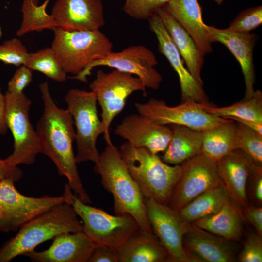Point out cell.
Wrapping results in <instances>:
<instances>
[{
    "label": "cell",
    "mask_w": 262,
    "mask_h": 262,
    "mask_svg": "<svg viewBox=\"0 0 262 262\" xmlns=\"http://www.w3.org/2000/svg\"><path fill=\"white\" fill-rule=\"evenodd\" d=\"M115 133L135 147H144L154 154L164 152L171 139L170 127L158 124L139 113L126 116Z\"/></svg>",
    "instance_id": "16"
},
{
    "label": "cell",
    "mask_w": 262,
    "mask_h": 262,
    "mask_svg": "<svg viewBox=\"0 0 262 262\" xmlns=\"http://www.w3.org/2000/svg\"><path fill=\"white\" fill-rule=\"evenodd\" d=\"M96 246L83 231L66 232L56 236L47 249L33 250L24 255L39 262H88Z\"/></svg>",
    "instance_id": "20"
},
{
    "label": "cell",
    "mask_w": 262,
    "mask_h": 262,
    "mask_svg": "<svg viewBox=\"0 0 262 262\" xmlns=\"http://www.w3.org/2000/svg\"><path fill=\"white\" fill-rule=\"evenodd\" d=\"M192 223L229 240L236 241L241 237L242 214L240 207L230 197L216 213Z\"/></svg>",
    "instance_id": "26"
},
{
    "label": "cell",
    "mask_w": 262,
    "mask_h": 262,
    "mask_svg": "<svg viewBox=\"0 0 262 262\" xmlns=\"http://www.w3.org/2000/svg\"><path fill=\"white\" fill-rule=\"evenodd\" d=\"M245 215L256 229L258 234L262 236V208L261 207H245Z\"/></svg>",
    "instance_id": "40"
},
{
    "label": "cell",
    "mask_w": 262,
    "mask_h": 262,
    "mask_svg": "<svg viewBox=\"0 0 262 262\" xmlns=\"http://www.w3.org/2000/svg\"><path fill=\"white\" fill-rule=\"evenodd\" d=\"M236 123L238 149L241 150L257 166L262 164V135L246 125Z\"/></svg>",
    "instance_id": "32"
},
{
    "label": "cell",
    "mask_w": 262,
    "mask_h": 262,
    "mask_svg": "<svg viewBox=\"0 0 262 262\" xmlns=\"http://www.w3.org/2000/svg\"><path fill=\"white\" fill-rule=\"evenodd\" d=\"M29 53L19 39L13 38L0 44V61L16 66L24 65Z\"/></svg>",
    "instance_id": "34"
},
{
    "label": "cell",
    "mask_w": 262,
    "mask_h": 262,
    "mask_svg": "<svg viewBox=\"0 0 262 262\" xmlns=\"http://www.w3.org/2000/svg\"><path fill=\"white\" fill-rule=\"evenodd\" d=\"M239 258L241 262H262V236L258 234H251L248 236Z\"/></svg>",
    "instance_id": "36"
},
{
    "label": "cell",
    "mask_w": 262,
    "mask_h": 262,
    "mask_svg": "<svg viewBox=\"0 0 262 262\" xmlns=\"http://www.w3.org/2000/svg\"><path fill=\"white\" fill-rule=\"evenodd\" d=\"M106 142L105 149L95 164L94 171L101 177L103 187L113 195L114 213L115 215L130 214L141 230L153 233L144 196L128 172L119 149L111 140Z\"/></svg>",
    "instance_id": "2"
},
{
    "label": "cell",
    "mask_w": 262,
    "mask_h": 262,
    "mask_svg": "<svg viewBox=\"0 0 262 262\" xmlns=\"http://www.w3.org/2000/svg\"><path fill=\"white\" fill-rule=\"evenodd\" d=\"M31 70L40 72L47 77L58 82H64L67 73L56 58L51 47L29 53L24 64Z\"/></svg>",
    "instance_id": "31"
},
{
    "label": "cell",
    "mask_w": 262,
    "mask_h": 262,
    "mask_svg": "<svg viewBox=\"0 0 262 262\" xmlns=\"http://www.w3.org/2000/svg\"><path fill=\"white\" fill-rule=\"evenodd\" d=\"M43 102V113L36 124L41 153L54 163L59 174L65 176L73 193L85 203H91L78 171L73 143L75 129L71 115L67 109L60 108L54 102L48 82L40 84Z\"/></svg>",
    "instance_id": "1"
},
{
    "label": "cell",
    "mask_w": 262,
    "mask_h": 262,
    "mask_svg": "<svg viewBox=\"0 0 262 262\" xmlns=\"http://www.w3.org/2000/svg\"><path fill=\"white\" fill-rule=\"evenodd\" d=\"M157 64L155 55L148 48L140 45L131 46L118 52L112 51L105 57L92 62L70 78L87 82V77L95 67L107 66L135 75L146 88L156 90L163 80L161 75L154 68Z\"/></svg>",
    "instance_id": "10"
},
{
    "label": "cell",
    "mask_w": 262,
    "mask_h": 262,
    "mask_svg": "<svg viewBox=\"0 0 262 262\" xmlns=\"http://www.w3.org/2000/svg\"><path fill=\"white\" fill-rule=\"evenodd\" d=\"M203 109L217 116L227 119H239L262 122V93L255 91L253 96L247 99L222 107L202 104Z\"/></svg>",
    "instance_id": "29"
},
{
    "label": "cell",
    "mask_w": 262,
    "mask_h": 262,
    "mask_svg": "<svg viewBox=\"0 0 262 262\" xmlns=\"http://www.w3.org/2000/svg\"><path fill=\"white\" fill-rule=\"evenodd\" d=\"M150 30L158 41L159 50L169 62L179 77L182 102L193 101L199 103L209 104L203 88L185 66L183 60L159 16L155 13L148 19Z\"/></svg>",
    "instance_id": "15"
},
{
    "label": "cell",
    "mask_w": 262,
    "mask_h": 262,
    "mask_svg": "<svg viewBox=\"0 0 262 262\" xmlns=\"http://www.w3.org/2000/svg\"><path fill=\"white\" fill-rule=\"evenodd\" d=\"M38 2V0H23L21 9L22 20L16 32L17 36H22L32 31L53 30L57 27L52 15L46 12L47 5L44 3L39 5Z\"/></svg>",
    "instance_id": "30"
},
{
    "label": "cell",
    "mask_w": 262,
    "mask_h": 262,
    "mask_svg": "<svg viewBox=\"0 0 262 262\" xmlns=\"http://www.w3.org/2000/svg\"><path fill=\"white\" fill-rule=\"evenodd\" d=\"M155 13L159 16L170 35L187 69L198 82L203 84L201 72L204 63V55L189 33L164 7L158 10Z\"/></svg>",
    "instance_id": "24"
},
{
    "label": "cell",
    "mask_w": 262,
    "mask_h": 262,
    "mask_svg": "<svg viewBox=\"0 0 262 262\" xmlns=\"http://www.w3.org/2000/svg\"><path fill=\"white\" fill-rule=\"evenodd\" d=\"M10 179L0 181V232L17 231L25 223L65 202L62 196L39 197L21 194Z\"/></svg>",
    "instance_id": "11"
},
{
    "label": "cell",
    "mask_w": 262,
    "mask_h": 262,
    "mask_svg": "<svg viewBox=\"0 0 262 262\" xmlns=\"http://www.w3.org/2000/svg\"><path fill=\"white\" fill-rule=\"evenodd\" d=\"M164 8L189 33L203 55L212 51L208 25L203 22L197 0H170Z\"/></svg>",
    "instance_id": "22"
},
{
    "label": "cell",
    "mask_w": 262,
    "mask_h": 262,
    "mask_svg": "<svg viewBox=\"0 0 262 262\" xmlns=\"http://www.w3.org/2000/svg\"><path fill=\"white\" fill-rule=\"evenodd\" d=\"M181 165V176L167 205L177 212L205 192L223 185L216 162L202 153Z\"/></svg>",
    "instance_id": "13"
},
{
    "label": "cell",
    "mask_w": 262,
    "mask_h": 262,
    "mask_svg": "<svg viewBox=\"0 0 262 262\" xmlns=\"http://www.w3.org/2000/svg\"><path fill=\"white\" fill-rule=\"evenodd\" d=\"M262 168L259 169L254 175L253 187L254 196L255 199L259 202L262 201Z\"/></svg>",
    "instance_id": "42"
},
{
    "label": "cell",
    "mask_w": 262,
    "mask_h": 262,
    "mask_svg": "<svg viewBox=\"0 0 262 262\" xmlns=\"http://www.w3.org/2000/svg\"><path fill=\"white\" fill-rule=\"evenodd\" d=\"M229 198L222 185L197 196L178 212L183 221L193 223L216 213Z\"/></svg>",
    "instance_id": "28"
},
{
    "label": "cell",
    "mask_w": 262,
    "mask_h": 262,
    "mask_svg": "<svg viewBox=\"0 0 262 262\" xmlns=\"http://www.w3.org/2000/svg\"><path fill=\"white\" fill-rule=\"evenodd\" d=\"M234 121L241 123L251 129L262 135V122H259L252 120H247L239 119H230Z\"/></svg>",
    "instance_id": "43"
},
{
    "label": "cell",
    "mask_w": 262,
    "mask_h": 262,
    "mask_svg": "<svg viewBox=\"0 0 262 262\" xmlns=\"http://www.w3.org/2000/svg\"><path fill=\"white\" fill-rule=\"evenodd\" d=\"M167 250L154 233L140 229L118 249V262H168Z\"/></svg>",
    "instance_id": "23"
},
{
    "label": "cell",
    "mask_w": 262,
    "mask_h": 262,
    "mask_svg": "<svg viewBox=\"0 0 262 262\" xmlns=\"http://www.w3.org/2000/svg\"><path fill=\"white\" fill-rule=\"evenodd\" d=\"M144 202L152 231L167 250L168 262H195L183 245L190 223L183 221L178 212L167 205L146 198Z\"/></svg>",
    "instance_id": "14"
},
{
    "label": "cell",
    "mask_w": 262,
    "mask_h": 262,
    "mask_svg": "<svg viewBox=\"0 0 262 262\" xmlns=\"http://www.w3.org/2000/svg\"><path fill=\"white\" fill-rule=\"evenodd\" d=\"M170 0H124L123 10L137 20L148 19L156 11Z\"/></svg>",
    "instance_id": "33"
},
{
    "label": "cell",
    "mask_w": 262,
    "mask_h": 262,
    "mask_svg": "<svg viewBox=\"0 0 262 262\" xmlns=\"http://www.w3.org/2000/svg\"><path fill=\"white\" fill-rule=\"evenodd\" d=\"M138 113L162 125H177L204 131L227 120L205 111L202 104L187 101L169 106L163 100L151 98L146 103H135Z\"/></svg>",
    "instance_id": "12"
},
{
    "label": "cell",
    "mask_w": 262,
    "mask_h": 262,
    "mask_svg": "<svg viewBox=\"0 0 262 262\" xmlns=\"http://www.w3.org/2000/svg\"><path fill=\"white\" fill-rule=\"evenodd\" d=\"M172 134L162 160L167 164L178 165L201 153L203 131L170 125Z\"/></svg>",
    "instance_id": "25"
},
{
    "label": "cell",
    "mask_w": 262,
    "mask_h": 262,
    "mask_svg": "<svg viewBox=\"0 0 262 262\" xmlns=\"http://www.w3.org/2000/svg\"><path fill=\"white\" fill-rule=\"evenodd\" d=\"M262 23V6L245 9L230 23L228 29L238 32H249Z\"/></svg>",
    "instance_id": "35"
},
{
    "label": "cell",
    "mask_w": 262,
    "mask_h": 262,
    "mask_svg": "<svg viewBox=\"0 0 262 262\" xmlns=\"http://www.w3.org/2000/svg\"><path fill=\"white\" fill-rule=\"evenodd\" d=\"M22 176V171L17 166L10 165L4 159L0 158V181L10 179L16 182L19 181Z\"/></svg>",
    "instance_id": "39"
},
{
    "label": "cell",
    "mask_w": 262,
    "mask_h": 262,
    "mask_svg": "<svg viewBox=\"0 0 262 262\" xmlns=\"http://www.w3.org/2000/svg\"><path fill=\"white\" fill-rule=\"evenodd\" d=\"M208 35L212 43L218 42L225 45L239 62L245 84L244 99L251 98L255 92L253 49L256 35L249 32H238L208 26Z\"/></svg>",
    "instance_id": "19"
},
{
    "label": "cell",
    "mask_w": 262,
    "mask_h": 262,
    "mask_svg": "<svg viewBox=\"0 0 262 262\" xmlns=\"http://www.w3.org/2000/svg\"><path fill=\"white\" fill-rule=\"evenodd\" d=\"M32 80V70L25 65H22L16 69L9 81L7 91L14 93L23 92L24 88Z\"/></svg>",
    "instance_id": "37"
},
{
    "label": "cell",
    "mask_w": 262,
    "mask_h": 262,
    "mask_svg": "<svg viewBox=\"0 0 262 262\" xmlns=\"http://www.w3.org/2000/svg\"><path fill=\"white\" fill-rule=\"evenodd\" d=\"M214 1H215L217 4L221 5L224 0H213Z\"/></svg>",
    "instance_id": "44"
},
{
    "label": "cell",
    "mask_w": 262,
    "mask_h": 262,
    "mask_svg": "<svg viewBox=\"0 0 262 262\" xmlns=\"http://www.w3.org/2000/svg\"><path fill=\"white\" fill-rule=\"evenodd\" d=\"M53 31L51 48L66 73L77 75L112 51L113 43L99 30L67 31L57 27Z\"/></svg>",
    "instance_id": "6"
},
{
    "label": "cell",
    "mask_w": 262,
    "mask_h": 262,
    "mask_svg": "<svg viewBox=\"0 0 262 262\" xmlns=\"http://www.w3.org/2000/svg\"><path fill=\"white\" fill-rule=\"evenodd\" d=\"M6 100L4 94L0 87V135L5 134L8 130L5 121Z\"/></svg>",
    "instance_id": "41"
},
{
    "label": "cell",
    "mask_w": 262,
    "mask_h": 262,
    "mask_svg": "<svg viewBox=\"0 0 262 262\" xmlns=\"http://www.w3.org/2000/svg\"><path fill=\"white\" fill-rule=\"evenodd\" d=\"M88 262H118V250L104 246H97Z\"/></svg>",
    "instance_id": "38"
},
{
    "label": "cell",
    "mask_w": 262,
    "mask_h": 262,
    "mask_svg": "<svg viewBox=\"0 0 262 262\" xmlns=\"http://www.w3.org/2000/svg\"><path fill=\"white\" fill-rule=\"evenodd\" d=\"M5 121L14 139L13 152L4 159L9 164H33L41 153L37 133L29 118L31 101L24 92H6Z\"/></svg>",
    "instance_id": "8"
},
{
    "label": "cell",
    "mask_w": 262,
    "mask_h": 262,
    "mask_svg": "<svg viewBox=\"0 0 262 262\" xmlns=\"http://www.w3.org/2000/svg\"><path fill=\"white\" fill-rule=\"evenodd\" d=\"M71 205L82 224L83 231L97 246L119 249L140 229L136 220L129 214L113 215L82 202L68 184L62 195Z\"/></svg>",
    "instance_id": "5"
},
{
    "label": "cell",
    "mask_w": 262,
    "mask_h": 262,
    "mask_svg": "<svg viewBox=\"0 0 262 262\" xmlns=\"http://www.w3.org/2000/svg\"><path fill=\"white\" fill-rule=\"evenodd\" d=\"M65 101L75 126L76 162L92 161L95 164L99 156L97 140L104 133L98 115L95 94L92 91L71 89L65 95Z\"/></svg>",
    "instance_id": "7"
},
{
    "label": "cell",
    "mask_w": 262,
    "mask_h": 262,
    "mask_svg": "<svg viewBox=\"0 0 262 262\" xmlns=\"http://www.w3.org/2000/svg\"><path fill=\"white\" fill-rule=\"evenodd\" d=\"M49 1L50 0H45L44 2L48 4Z\"/></svg>",
    "instance_id": "46"
},
{
    "label": "cell",
    "mask_w": 262,
    "mask_h": 262,
    "mask_svg": "<svg viewBox=\"0 0 262 262\" xmlns=\"http://www.w3.org/2000/svg\"><path fill=\"white\" fill-rule=\"evenodd\" d=\"M17 233L0 248V262L35 250L41 243L63 233L83 231L82 224L73 207L63 202L23 224Z\"/></svg>",
    "instance_id": "3"
},
{
    "label": "cell",
    "mask_w": 262,
    "mask_h": 262,
    "mask_svg": "<svg viewBox=\"0 0 262 262\" xmlns=\"http://www.w3.org/2000/svg\"><path fill=\"white\" fill-rule=\"evenodd\" d=\"M217 170L229 197L239 207L247 206L246 184L249 178L262 166L256 165L239 149L216 162Z\"/></svg>",
    "instance_id": "18"
},
{
    "label": "cell",
    "mask_w": 262,
    "mask_h": 262,
    "mask_svg": "<svg viewBox=\"0 0 262 262\" xmlns=\"http://www.w3.org/2000/svg\"><path fill=\"white\" fill-rule=\"evenodd\" d=\"M228 240L190 223L183 245L195 262H234V250Z\"/></svg>",
    "instance_id": "21"
},
{
    "label": "cell",
    "mask_w": 262,
    "mask_h": 262,
    "mask_svg": "<svg viewBox=\"0 0 262 262\" xmlns=\"http://www.w3.org/2000/svg\"><path fill=\"white\" fill-rule=\"evenodd\" d=\"M2 36V28L0 24V40L1 39Z\"/></svg>",
    "instance_id": "45"
},
{
    "label": "cell",
    "mask_w": 262,
    "mask_h": 262,
    "mask_svg": "<svg viewBox=\"0 0 262 262\" xmlns=\"http://www.w3.org/2000/svg\"><path fill=\"white\" fill-rule=\"evenodd\" d=\"M51 15L58 28L67 31H94L105 25L101 0H56Z\"/></svg>",
    "instance_id": "17"
},
{
    "label": "cell",
    "mask_w": 262,
    "mask_h": 262,
    "mask_svg": "<svg viewBox=\"0 0 262 262\" xmlns=\"http://www.w3.org/2000/svg\"><path fill=\"white\" fill-rule=\"evenodd\" d=\"M89 87L101 108L104 137L106 142L109 141L110 126L124 109L128 97L138 91L146 95V88L137 77L117 69L109 72L98 70Z\"/></svg>",
    "instance_id": "9"
},
{
    "label": "cell",
    "mask_w": 262,
    "mask_h": 262,
    "mask_svg": "<svg viewBox=\"0 0 262 262\" xmlns=\"http://www.w3.org/2000/svg\"><path fill=\"white\" fill-rule=\"evenodd\" d=\"M236 149L238 148L234 120L228 119L203 131L201 153L208 158L217 162Z\"/></svg>",
    "instance_id": "27"
},
{
    "label": "cell",
    "mask_w": 262,
    "mask_h": 262,
    "mask_svg": "<svg viewBox=\"0 0 262 262\" xmlns=\"http://www.w3.org/2000/svg\"><path fill=\"white\" fill-rule=\"evenodd\" d=\"M119 151L130 174L144 198L168 205L182 171V165H170L157 154L144 147H135L127 142Z\"/></svg>",
    "instance_id": "4"
}]
</instances>
